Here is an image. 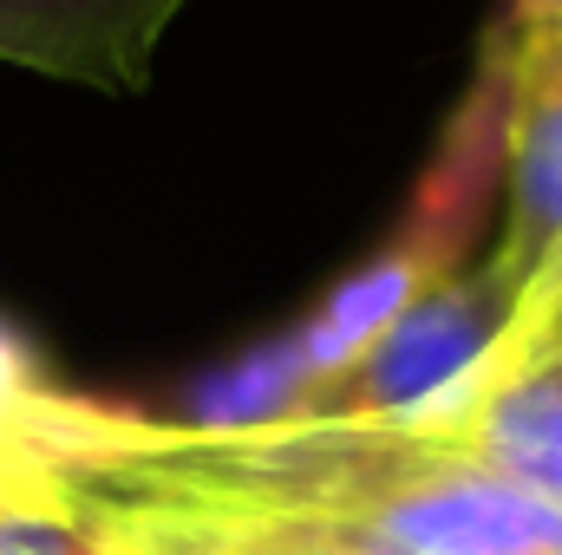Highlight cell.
Returning <instances> with one entry per match:
<instances>
[{"instance_id":"obj_4","label":"cell","mask_w":562,"mask_h":555,"mask_svg":"<svg viewBox=\"0 0 562 555\" xmlns=\"http://www.w3.org/2000/svg\"><path fill=\"white\" fill-rule=\"evenodd\" d=\"M491 53L504 66V229L491 262L524 294L562 242V0H504Z\"/></svg>"},{"instance_id":"obj_2","label":"cell","mask_w":562,"mask_h":555,"mask_svg":"<svg viewBox=\"0 0 562 555\" xmlns=\"http://www.w3.org/2000/svg\"><path fill=\"white\" fill-rule=\"evenodd\" d=\"M504 190V66L484 39L477 53V79L464 86L438 157L425 163L419 196L406 209V223L393 229V242L340 281L288 340L249 353L236 373H223L203 399L196 424H256L276 418L294 393H307L314 380L340 373L367 340H380L425 287L464 269V242L484 223V203Z\"/></svg>"},{"instance_id":"obj_5","label":"cell","mask_w":562,"mask_h":555,"mask_svg":"<svg viewBox=\"0 0 562 555\" xmlns=\"http://www.w3.org/2000/svg\"><path fill=\"white\" fill-rule=\"evenodd\" d=\"M53 406V393H46ZM53 444V424H46ZM66 484L79 490V503L99 517L112 555H400L373 536L353 530H327V523H301V517H262V510H223V503H190V497H164L125 477H105L92 464H72L53 444Z\"/></svg>"},{"instance_id":"obj_8","label":"cell","mask_w":562,"mask_h":555,"mask_svg":"<svg viewBox=\"0 0 562 555\" xmlns=\"http://www.w3.org/2000/svg\"><path fill=\"white\" fill-rule=\"evenodd\" d=\"M46 393L40 373L0 393V555H112L46 444Z\"/></svg>"},{"instance_id":"obj_6","label":"cell","mask_w":562,"mask_h":555,"mask_svg":"<svg viewBox=\"0 0 562 555\" xmlns=\"http://www.w3.org/2000/svg\"><path fill=\"white\" fill-rule=\"evenodd\" d=\"M183 7L190 0H0V59L86 92H144Z\"/></svg>"},{"instance_id":"obj_7","label":"cell","mask_w":562,"mask_h":555,"mask_svg":"<svg viewBox=\"0 0 562 555\" xmlns=\"http://www.w3.org/2000/svg\"><path fill=\"white\" fill-rule=\"evenodd\" d=\"M431 424H445L451 444L510 490L562 510V353L517 373H477L451 406L431 412Z\"/></svg>"},{"instance_id":"obj_9","label":"cell","mask_w":562,"mask_h":555,"mask_svg":"<svg viewBox=\"0 0 562 555\" xmlns=\"http://www.w3.org/2000/svg\"><path fill=\"white\" fill-rule=\"evenodd\" d=\"M550 353H562V242L550 249V262L537 269V281L524 287V301L510 314V333L497 340L484 373H517V366L550 360Z\"/></svg>"},{"instance_id":"obj_1","label":"cell","mask_w":562,"mask_h":555,"mask_svg":"<svg viewBox=\"0 0 562 555\" xmlns=\"http://www.w3.org/2000/svg\"><path fill=\"white\" fill-rule=\"evenodd\" d=\"M53 444L72 464L164 497L301 517L400 555H562V510L510 490L431 418H144L53 386Z\"/></svg>"},{"instance_id":"obj_3","label":"cell","mask_w":562,"mask_h":555,"mask_svg":"<svg viewBox=\"0 0 562 555\" xmlns=\"http://www.w3.org/2000/svg\"><path fill=\"white\" fill-rule=\"evenodd\" d=\"M517 301H524L517 281L484 256L445 275L438 287H425L380 340H367L340 373L294 393L276 418H360V424L431 418L491 366Z\"/></svg>"}]
</instances>
